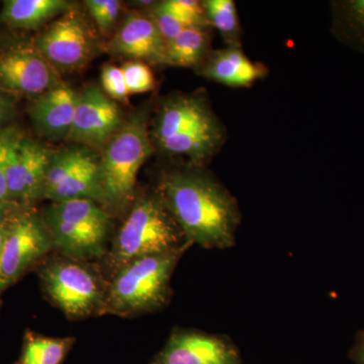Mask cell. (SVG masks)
Here are the masks:
<instances>
[{
  "instance_id": "d6986e66",
  "label": "cell",
  "mask_w": 364,
  "mask_h": 364,
  "mask_svg": "<svg viewBox=\"0 0 364 364\" xmlns=\"http://www.w3.org/2000/svg\"><path fill=\"white\" fill-rule=\"evenodd\" d=\"M212 28L193 26L166 43L164 65L198 68L212 51Z\"/></svg>"
},
{
  "instance_id": "44dd1931",
  "label": "cell",
  "mask_w": 364,
  "mask_h": 364,
  "mask_svg": "<svg viewBox=\"0 0 364 364\" xmlns=\"http://www.w3.org/2000/svg\"><path fill=\"white\" fill-rule=\"evenodd\" d=\"M74 342L73 337H49L26 331L16 364H62Z\"/></svg>"
},
{
  "instance_id": "1f68e13d",
  "label": "cell",
  "mask_w": 364,
  "mask_h": 364,
  "mask_svg": "<svg viewBox=\"0 0 364 364\" xmlns=\"http://www.w3.org/2000/svg\"><path fill=\"white\" fill-rule=\"evenodd\" d=\"M18 207L16 205H9V203H0V221L6 219L9 213L14 210V208Z\"/></svg>"
},
{
  "instance_id": "cb8c5ba5",
  "label": "cell",
  "mask_w": 364,
  "mask_h": 364,
  "mask_svg": "<svg viewBox=\"0 0 364 364\" xmlns=\"http://www.w3.org/2000/svg\"><path fill=\"white\" fill-rule=\"evenodd\" d=\"M122 69L130 95L149 92L154 90L156 82L154 74L148 64L132 60L124 63Z\"/></svg>"
},
{
  "instance_id": "4dcf8cb0",
  "label": "cell",
  "mask_w": 364,
  "mask_h": 364,
  "mask_svg": "<svg viewBox=\"0 0 364 364\" xmlns=\"http://www.w3.org/2000/svg\"><path fill=\"white\" fill-rule=\"evenodd\" d=\"M13 210H11V212H13ZM11 213H9V215H7L6 219L2 220V221H0V258H1L2 245H4V238H6L7 226H9V215H11ZM6 289H7V287H6V282H4V277H2L1 262H0V298H1L2 293H4V291H6Z\"/></svg>"
},
{
  "instance_id": "7402d4cb",
  "label": "cell",
  "mask_w": 364,
  "mask_h": 364,
  "mask_svg": "<svg viewBox=\"0 0 364 364\" xmlns=\"http://www.w3.org/2000/svg\"><path fill=\"white\" fill-rule=\"evenodd\" d=\"M202 2L208 23L220 33L226 47L242 48V28L236 4L232 0Z\"/></svg>"
},
{
  "instance_id": "f1b7e54d",
  "label": "cell",
  "mask_w": 364,
  "mask_h": 364,
  "mask_svg": "<svg viewBox=\"0 0 364 364\" xmlns=\"http://www.w3.org/2000/svg\"><path fill=\"white\" fill-rule=\"evenodd\" d=\"M14 105L9 98L0 93V131L4 130V126L11 121L14 116Z\"/></svg>"
},
{
  "instance_id": "30bf717a",
  "label": "cell",
  "mask_w": 364,
  "mask_h": 364,
  "mask_svg": "<svg viewBox=\"0 0 364 364\" xmlns=\"http://www.w3.org/2000/svg\"><path fill=\"white\" fill-rule=\"evenodd\" d=\"M52 151L20 133L9 149L6 181L11 203L30 207L43 200Z\"/></svg>"
},
{
  "instance_id": "8992f818",
  "label": "cell",
  "mask_w": 364,
  "mask_h": 364,
  "mask_svg": "<svg viewBox=\"0 0 364 364\" xmlns=\"http://www.w3.org/2000/svg\"><path fill=\"white\" fill-rule=\"evenodd\" d=\"M39 274L46 296L67 318L105 315L109 279L97 263L57 254L46 261Z\"/></svg>"
},
{
  "instance_id": "d4e9b609",
  "label": "cell",
  "mask_w": 364,
  "mask_h": 364,
  "mask_svg": "<svg viewBox=\"0 0 364 364\" xmlns=\"http://www.w3.org/2000/svg\"><path fill=\"white\" fill-rule=\"evenodd\" d=\"M85 4L100 30L109 32L116 23L121 2L117 0H88Z\"/></svg>"
},
{
  "instance_id": "8fae6325",
  "label": "cell",
  "mask_w": 364,
  "mask_h": 364,
  "mask_svg": "<svg viewBox=\"0 0 364 364\" xmlns=\"http://www.w3.org/2000/svg\"><path fill=\"white\" fill-rule=\"evenodd\" d=\"M207 91L174 93L165 97L151 124L153 146L170 136L223 126Z\"/></svg>"
},
{
  "instance_id": "4316f807",
  "label": "cell",
  "mask_w": 364,
  "mask_h": 364,
  "mask_svg": "<svg viewBox=\"0 0 364 364\" xmlns=\"http://www.w3.org/2000/svg\"><path fill=\"white\" fill-rule=\"evenodd\" d=\"M21 132L14 128H6L0 131V203L14 205L9 196L6 181L7 160H9V149L16 136Z\"/></svg>"
},
{
  "instance_id": "277c9868",
  "label": "cell",
  "mask_w": 364,
  "mask_h": 364,
  "mask_svg": "<svg viewBox=\"0 0 364 364\" xmlns=\"http://www.w3.org/2000/svg\"><path fill=\"white\" fill-rule=\"evenodd\" d=\"M148 114L138 112L105 145L100 157L102 205L112 213L129 210L136 200V183L144 163L154 152Z\"/></svg>"
},
{
  "instance_id": "3957f363",
  "label": "cell",
  "mask_w": 364,
  "mask_h": 364,
  "mask_svg": "<svg viewBox=\"0 0 364 364\" xmlns=\"http://www.w3.org/2000/svg\"><path fill=\"white\" fill-rule=\"evenodd\" d=\"M186 246L128 263L109 279L105 315L133 317L156 312L168 304L172 274Z\"/></svg>"
},
{
  "instance_id": "ffe728a7",
  "label": "cell",
  "mask_w": 364,
  "mask_h": 364,
  "mask_svg": "<svg viewBox=\"0 0 364 364\" xmlns=\"http://www.w3.org/2000/svg\"><path fill=\"white\" fill-rule=\"evenodd\" d=\"M330 7L333 37L364 54V0H334Z\"/></svg>"
},
{
  "instance_id": "2e32d148",
  "label": "cell",
  "mask_w": 364,
  "mask_h": 364,
  "mask_svg": "<svg viewBox=\"0 0 364 364\" xmlns=\"http://www.w3.org/2000/svg\"><path fill=\"white\" fill-rule=\"evenodd\" d=\"M77 95L62 82L36 97L30 107V116L37 133L52 140L67 139L73 124Z\"/></svg>"
},
{
  "instance_id": "603a6c76",
  "label": "cell",
  "mask_w": 364,
  "mask_h": 364,
  "mask_svg": "<svg viewBox=\"0 0 364 364\" xmlns=\"http://www.w3.org/2000/svg\"><path fill=\"white\" fill-rule=\"evenodd\" d=\"M157 9L171 14L191 28L202 26L212 28L208 23L203 2L198 0H165L155 4Z\"/></svg>"
},
{
  "instance_id": "5b68a950",
  "label": "cell",
  "mask_w": 364,
  "mask_h": 364,
  "mask_svg": "<svg viewBox=\"0 0 364 364\" xmlns=\"http://www.w3.org/2000/svg\"><path fill=\"white\" fill-rule=\"evenodd\" d=\"M112 214L87 198L54 202L43 214L53 250L71 259H104L109 252Z\"/></svg>"
},
{
  "instance_id": "7c38bea8",
  "label": "cell",
  "mask_w": 364,
  "mask_h": 364,
  "mask_svg": "<svg viewBox=\"0 0 364 364\" xmlns=\"http://www.w3.org/2000/svg\"><path fill=\"white\" fill-rule=\"evenodd\" d=\"M61 83L58 72L36 48H16L0 54V90L38 97Z\"/></svg>"
},
{
  "instance_id": "52a82bcc",
  "label": "cell",
  "mask_w": 364,
  "mask_h": 364,
  "mask_svg": "<svg viewBox=\"0 0 364 364\" xmlns=\"http://www.w3.org/2000/svg\"><path fill=\"white\" fill-rule=\"evenodd\" d=\"M16 208L9 215L0 258L2 277L7 287L44 260L53 250L43 215L28 208L16 212Z\"/></svg>"
},
{
  "instance_id": "5bb4252c",
  "label": "cell",
  "mask_w": 364,
  "mask_h": 364,
  "mask_svg": "<svg viewBox=\"0 0 364 364\" xmlns=\"http://www.w3.org/2000/svg\"><path fill=\"white\" fill-rule=\"evenodd\" d=\"M157 364H239V353L227 337L176 329L160 353Z\"/></svg>"
},
{
  "instance_id": "7a4b0ae2",
  "label": "cell",
  "mask_w": 364,
  "mask_h": 364,
  "mask_svg": "<svg viewBox=\"0 0 364 364\" xmlns=\"http://www.w3.org/2000/svg\"><path fill=\"white\" fill-rule=\"evenodd\" d=\"M193 246L156 188L136 198L104 258L109 279L132 261Z\"/></svg>"
},
{
  "instance_id": "e0dca14e",
  "label": "cell",
  "mask_w": 364,
  "mask_h": 364,
  "mask_svg": "<svg viewBox=\"0 0 364 364\" xmlns=\"http://www.w3.org/2000/svg\"><path fill=\"white\" fill-rule=\"evenodd\" d=\"M196 70L203 78L236 88L250 87L268 74L264 64L249 59L239 47L212 50Z\"/></svg>"
},
{
  "instance_id": "9c48e42d",
  "label": "cell",
  "mask_w": 364,
  "mask_h": 364,
  "mask_svg": "<svg viewBox=\"0 0 364 364\" xmlns=\"http://www.w3.org/2000/svg\"><path fill=\"white\" fill-rule=\"evenodd\" d=\"M35 48L59 73L85 67L95 54V42L85 18L71 7L36 38Z\"/></svg>"
},
{
  "instance_id": "83f0119b",
  "label": "cell",
  "mask_w": 364,
  "mask_h": 364,
  "mask_svg": "<svg viewBox=\"0 0 364 364\" xmlns=\"http://www.w3.org/2000/svg\"><path fill=\"white\" fill-rule=\"evenodd\" d=\"M150 16L156 23L158 30L161 33L165 43H168L170 41L176 39L179 33L183 32L186 28H191V26L184 23L183 21L174 18L171 14L157 9L155 4L153 6Z\"/></svg>"
},
{
  "instance_id": "484cf974",
  "label": "cell",
  "mask_w": 364,
  "mask_h": 364,
  "mask_svg": "<svg viewBox=\"0 0 364 364\" xmlns=\"http://www.w3.org/2000/svg\"><path fill=\"white\" fill-rule=\"evenodd\" d=\"M100 79H102V88L107 97L116 100H126L128 98L130 93L127 88L122 67L112 65V64L105 65Z\"/></svg>"
},
{
  "instance_id": "f546056e",
  "label": "cell",
  "mask_w": 364,
  "mask_h": 364,
  "mask_svg": "<svg viewBox=\"0 0 364 364\" xmlns=\"http://www.w3.org/2000/svg\"><path fill=\"white\" fill-rule=\"evenodd\" d=\"M351 358L356 364H364V328L358 332L351 350Z\"/></svg>"
},
{
  "instance_id": "ac0fdd59",
  "label": "cell",
  "mask_w": 364,
  "mask_h": 364,
  "mask_svg": "<svg viewBox=\"0 0 364 364\" xmlns=\"http://www.w3.org/2000/svg\"><path fill=\"white\" fill-rule=\"evenodd\" d=\"M70 9L66 0H9L4 2L0 21L11 28L37 30Z\"/></svg>"
},
{
  "instance_id": "ba28073f",
  "label": "cell",
  "mask_w": 364,
  "mask_h": 364,
  "mask_svg": "<svg viewBox=\"0 0 364 364\" xmlns=\"http://www.w3.org/2000/svg\"><path fill=\"white\" fill-rule=\"evenodd\" d=\"M100 157L88 148H69L52 153L43 200L52 203L87 198L102 205Z\"/></svg>"
},
{
  "instance_id": "6da1fadb",
  "label": "cell",
  "mask_w": 364,
  "mask_h": 364,
  "mask_svg": "<svg viewBox=\"0 0 364 364\" xmlns=\"http://www.w3.org/2000/svg\"><path fill=\"white\" fill-rule=\"evenodd\" d=\"M156 189L193 245L229 249L236 244L242 219L239 203L205 167L188 163L166 170Z\"/></svg>"
},
{
  "instance_id": "9a60e30c",
  "label": "cell",
  "mask_w": 364,
  "mask_h": 364,
  "mask_svg": "<svg viewBox=\"0 0 364 364\" xmlns=\"http://www.w3.org/2000/svg\"><path fill=\"white\" fill-rule=\"evenodd\" d=\"M109 46L114 54L133 61L144 62L148 65H164L166 43L150 14L129 16Z\"/></svg>"
},
{
  "instance_id": "4fadbf2b",
  "label": "cell",
  "mask_w": 364,
  "mask_h": 364,
  "mask_svg": "<svg viewBox=\"0 0 364 364\" xmlns=\"http://www.w3.org/2000/svg\"><path fill=\"white\" fill-rule=\"evenodd\" d=\"M123 126L119 107L95 86L77 95L75 114L67 139L93 148L104 147Z\"/></svg>"
}]
</instances>
